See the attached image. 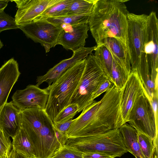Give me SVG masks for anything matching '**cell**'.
<instances>
[{
	"label": "cell",
	"instance_id": "1",
	"mask_svg": "<svg viewBox=\"0 0 158 158\" xmlns=\"http://www.w3.org/2000/svg\"><path fill=\"white\" fill-rule=\"evenodd\" d=\"M73 119L67 139L93 136L119 129L124 124L120 106V90L114 85L99 101H94Z\"/></svg>",
	"mask_w": 158,
	"mask_h": 158
},
{
	"label": "cell",
	"instance_id": "2",
	"mask_svg": "<svg viewBox=\"0 0 158 158\" xmlns=\"http://www.w3.org/2000/svg\"><path fill=\"white\" fill-rule=\"evenodd\" d=\"M127 0H97L88 21L92 35L97 45L106 38L116 39L128 47L129 13Z\"/></svg>",
	"mask_w": 158,
	"mask_h": 158
},
{
	"label": "cell",
	"instance_id": "3",
	"mask_svg": "<svg viewBox=\"0 0 158 158\" xmlns=\"http://www.w3.org/2000/svg\"><path fill=\"white\" fill-rule=\"evenodd\" d=\"M20 126L31 143L34 158H52L63 147L44 110L35 108L21 111Z\"/></svg>",
	"mask_w": 158,
	"mask_h": 158
},
{
	"label": "cell",
	"instance_id": "4",
	"mask_svg": "<svg viewBox=\"0 0 158 158\" xmlns=\"http://www.w3.org/2000/svg\"><path fill=\"white\" fill-rule=\"evenodd\" d=\"M148 15L127 14L128 47L131 70L138 73L143 85H151L153 81L144 53Z\"/></svg>",
	"mask_w": 158,
	"mask_h": 158
},
{
	"label": "cell",
	"instance_id": "5",
	"mask_svg": "<svg viewBox=\"0 0 158 158\" xmlns=\"http://www.w3.org/2000/svg\"><path fill=\"white\" fill-rule=\"evenodd\" d=\"M85 58L75 63L46 88L49 96L45 110L53 123L60 112L70 104L83 71Z\"/></svg>",
	"mask_w": 158,
	"mask_h": 158
},
{
	"label": "cell",
	"instance_id": "6",
	"mask_svg": "<svg viewBox=\"0 0 158 158\" xmlns=\"http://www.w3.org/2000/svg\"><path fill=\"white\" fill-rule=\"evenodd\" d=\"M64 146L82 153L100 152L115 157L127 152L119 129L93 136L68 138Z\"/></svg>",
	"mask_w": 158,
	"mask_h": 158
},
{
	"label": "cell",
	"instance_id": "7",
	"mask_svg": "<svg viewBox=\"0 0 158 158\" xmlns=\"http://www.w3.org/2000/svg\"><path fill=\"white\" fill-rule=\"evenodd\" d=\"M108 79H109L94 55L89 54L85 58L83 71L70 104H77L78 113L81 111L94 101L93 97L97 88Z\"/></svg>",
	"mask_w": 158,
	"mask_h": 158
},
{
	"label": "cell",
	"instance_id": "8",
	"mask_svg": "<svg viewBox=\"0 0 158 158\" xmlns=\"http://www.w3.org/2000/svg\"><path fill=\"white\" fill-rule=\"evenodd\" d=\"M127 122L137 131L151 139L158 150V124L146 92L139 97L129 114Z\"/></svg>",
	"mask_w": 158,
	"mask_h": 158
},
{
	"label": "cell",
	"instance_id": "9",
	"mask_svg": "<svg viewBox=\"0 0 158 158\" xmlns=\"http://www.w3.org/2000/svg\"><path fill=\"white\" fill-rule=\"evenodd\" d=\"M19 26L27 38L44 47L46 53L57 45L59 36L63 29L45 19H35Z\"/></svg>",
	"mask_w": 158,
	"mask_h": 158
},
{
	"label": "cell",
	"instance_id": "10",
	"mask_svg": "<svg viewBox=\"0 0 158 158\" xmlns=\"http://www.w3.org/2000/svg\"><path fill=\"white\" fill-rule=\"evenodd\" d=\"M158 19L156 12L148 15L144 53L153 81L158 85Z\"/></svg>",
	"mask_w": 158,
	"mask_h": 158
},
{
	"label": "cell",
	"instance_id": "11",
	"mask_svg": "<svg viewBox=\"0 0 158 158\" xmlns=\"http://www.w3.org/2000/svg\"><path fill=\"white\" fill-rule=\"evenodd\" d=\"M48 96L46 88L41 89L36 85H30L23 89L17 90L12 97V101L21 111L35 108L45 110Z\"/></svg>",
	"mask_w": 158,
	"mask_h": 158
},
{
	"label": "cell",
	"instance_id": "12",
	"mask_svg": "<svg viewBox=\"0 0 158 158\" xmlns=\"http://www.w3.org/2000/svg\"><path fill=\"white\" fill-rule=\"evenodd\" d=\"M145 92L138 73L131 70L126 82L120 90V108L124 124L127 123L129 114L135 102Z\"/></svg>",
	"mask_w": 158,
	"mask_h": 158
},
{
	"label": "cell",
	"instance_id": "13",
	"mask_svg": "<svg viewBox=\"0 0 158 158\" xmlns=\"http://www.w3.org/2000/svg\"><path fill=\"white\" fill-rule=\"evenodd\" d=\"M58 0H10L16 3L18 8L14 18L16 24L19 26L34 20Z\"/></svg>",
	"mask_w": 158,
	"mask_h": 158
},
{
	"label": "cell",
	"instance_id": "14",
	"mask_svg": "<svg viewBox=\"0 0 158 158\" xmlns=\"http://www.w3.org/2000/svg\"><path fill=\"white\" fill-rule=\"evenodd\" d=\"M96 47L97 46L84 47L73 52L70 58L62 60L49 69L44 75L37 77L35 85L39 87L43 83L46 82L50 86L77 62L85 58L89 54H92V52L95 50Z\"/></svg>",
	"mask_w": 158,
	"mask_h": 158
},
{
	"label": "cell",
	"instance_id": "15",
	"mask_svg": "<svg viewBox=\"0 0 158 158\" xmlns=\"http://www.w3.org/2000/svg\"><path fill=\"white\" fill-rule=\"evenodd\" d=\"M69 30L63 28L59 36L57 44L61 45L73 52L84 47L89 30L88 23L70 26Z\"/></svg>",
	"mask_w": 158,
	"mask_h": 158
},
{
	"label": "cell",
	"instance_id": "16",
	"mask_svg": "<svg viewBox=\"0 0 158 158\" xmlns=\"http://www.w3.org/2000/svg\"><path fill=\"white\" fill-rule=\"evenodd\" d=\"M20 73L17 61L12 58L0 68V111L7 102V100Z\"/></svg>",
	"mask_w": 158,
	"mask_h": 158
},
{
	"label": "cell",
	"instance_id": "17",
	"mask_svg": "<svg viewBox=\"0 0 158 158\" xmlns=\"http://www.w3.org/2000/svg\"><path fill=\"white\" fill-rule=\"evenodd\" d=\"M21 111L12 101L7 102L0 111V132L8 138H13L20 127Z\"/></svg>",
	"mask_w": 158,
	"mask_h": 158
},
{
	"label": "cell",
	"instance_id": "18",
	"mask_svg": "<svg viewBox=\"0 0 158 158\" xmlns=\"http://www.w3.org/2000/svg\"><path fill=\"white\" fill-rule=\"evenodd\" d=\"M119 130L127 152L135 158H145L139 146L137 130L127 123L122 125Z\"/></svg>",
	"mask_w": 158,
	"mask_h": 158
},
{
	"label": "cell",
	"instance_id": "19",
	"mask_svg": "<svg viewBox=\"0 0 158 158\" xmlns=\"http://www.w3.org/2000/svg\"><path fill=\"white\" fill-rule=\"evenodd\" d=\"M105 45L130 73L131 66L128 51L123 44L116 39L108 37L104 39L101 44Z\"/></svg>",
	"mask_w": 158,
	"mask_h": 158
},
{
	"label": "cell",
	"instance_id": "20",
	"mask_svg": "<svg viewBox=\"0 0 158 158\" xmlns=\"http://www.w3.org/2000/svg\"><path fill=\"white\" fill-rule=\"evenodd\" d=\"M12 148L15 152L21 153L28 158H34L32 147L27 133L21 126L12 138Z\"/></svg>",
	"mask_w": 158,
	"mask_h": 158
},
{
	"label": "cell",
	"instance_id": "21",
	"mask_svg": "<svg viewBox=\"0 0 158 158\" xmlns=\"http://www.w3.org/2000/svg\"><path fill=\"white\" fill-rule=\"evenodd\" d=\"M112 55L113 60L110 81L120 90L126 82L130 73L114 55Z\"/></svg>",
	"mask_w": 158,
	"mask_h": 158
},
{
	"label": "cell",
	"instance_id": "22",
	"mask_svg": "<svg viewBox=\"0 0 158 158\" xmlns=\"http://www.w3.org/2000/svg\"><path fill=\"white\" fill-rule=\"evenodd\" d=\"M97 0H73L66 15H91Z\"/></svg>",
	"mask_w": 158,
	"mask_h": 158
},
{
	"label": "cell",
	"instance_id": "23",
	"mask_svg": "<svg viewBox=\"0 0 158 158\" xmlns=\"http://www.w3.org/2000/svg\"><path fill=\"white\" fill-rule=\"evenodd\" d=\"M95 51V56L99 62L106 74L110 81L113 60L112 56L110 52L102 44L97 45Z\"/></svg>",
	"mask_w": 158,
	"mask_h": 158
},
{
	"label": "cell",
	"instance_id": "24",
	"mask_svg": "<svg viewBox=\"0 0 158 158\" xmlns=\"http://www.w3.org/2000/svg\"><path fill=\"white\" fill-rule=\"evenodd\" d=\"M73 0H59L47 9L35 19H44L67 15L69 8Z\"/></svg>",
	"mask_w": 158,
	"mask_h": 158
},
{
	"label": "cell",
	"instance_id": "25",
	"mask_svg": "<svg viewBox=\"0 0 158 158\" xmlns=\"http://www.w3.org/2000/svg\"><path fill=\"white\" fill-rule=\"evenodd\" d=\"M90 15H65L49 18L45 19L57 26L62 27L63 25L72 26L82 23H88Z\"/></svg>",
	"mask_w": 158,
	"mask_h": 158
},
{
	"label": "cell",
	"instance_id": "26",
	"mask_svg": "<svg viewBox=\"0 0 158 158\" xmlns=\"http://www.w3.org/2000/svg\"><path fill=\"white\" fill-rule=\"evenodd\" d=\"M139 143L141 150L145 158H152L156 151L153 141L148 136L138 132Z\"/></svg>",
	"mask_w": 158,
	"mask_h": 158
},
{
	"label": "cell",
	"instance_id": "27",
	"mask_svg": "<svg viewBox=\"0 0 158 158\" xmlns=\"http://www.w3.org/2000/svg\"><path fill=\"white\" fill-rule=\"evenodd\" d=\"M78 106L76 104H70L62 110L55 119L53 123L62 122L73 119L78 113Z\"/></svg>",
	"mask_w": 158,
	"mask_h": 158
},
{
	"label": "cell",
	"instance_id": "28",
	"mask_svg": "<svg viewBox=\"0 0 158 158\" xmlns=\"http://www.w3.org/2000/svg\"><path fill=\"white\" fill-rule=\"evenodd\" d=\"M17 28H19V26L16 24L15 18L4 10L0 12V33L5 30Z\"/></svg>",
	"mask_w": 158,
	"mask_h": 158
},
{
	"label": "cell",
	"instance_id": "29",
	"mask_svg": "<svg viewBox=\"0 0 158 158\" xmlns=\"http://www.w3.org/2000/svg\"><path fill=\"white\" fill-rule=\"evenodd\" d=\"M82 154L81 152L64 146L52 158H82Z\"/></svg>",
	"mask_w": 158,
	"mask_h": 158
},
{
	"label": "cell",
	"instance_id": "30",
	"mask_svg": "<svg viewBox=\"0 0 158 158\" xmlns=\"http://www.w3.org/2000/svg\"><path fill=\"white\" fill-rule=\"evenodd\" d=\"M12 148V144L10 138L6 137L0 132V156L5 158Z\"/></svg>",
	"mask_w": 158,
	"mask_h": 158
},
{
	"label": "cell",
	"instance_id": "31",
	"mask_svg": "<svg viewBox=\"0 0 158 158\" xmlns=\"http://www.w3.org/2000/svg\"><path fill=\"white\" fill-rule=\"evenodd\" d=\"M114 85L113 83L109 79H108L102 82L97 88L94 93L93 100H94L101 94L106 92L107 90L111 88Z\"/></svg>",
	"mask_w": 158,
	"mask_h": 158
},
{
	"label": "cell",
	"instance_id": "32",
	"mask_svg": "<svg viewBox=\"0 0 158 158\" xmlns=\"http://www.w3.org/2000/svg\"><path fill=\"white\" fill-rule=\"evenodd\" d=\"M73 121V119H71L65 122L53 124L56 130L66 136V133L69 128Z\"/></svg>",
	"mask_w": 158,
	"mask_h": 158
},
{
	"label": "cell",
	"instance_id": "33",
	"mask_svg": "<svg viewBox=\"0 0 158 158\" xmlns=\"http://www.w3.org/2000/svg\"><path fill=\"white\" fill-rule=\"evenodd\" d=\"M110 155L97 152H85L83 153L82 158H114Z\"/></svg>",
	"mask_w": 158,
	"mask_h": 158
},
{
	"label": "cell",
	"instance_id": "34",
	"mask_svg": "<svg viewBox=\"0 0 158 158\" xmlns=\"http://www.w3.org/2000/svg\"><path fill=\"white\" fill-rule=\"evenodd\" d=\"M10 1V0H0V12L4 10L7 6L8 2Z\"/></svg>",
	"mask_w": 158,
	"mask_h": 158
},
{
	"label": "cell",
	"instance_id": "35",
	"mask_svg": "<svg viewBox=\"0 0 158 158\" xmlns=\"http://www.w3.org/2000/svg\"><path fill=\"white\" fill-rule=\"evenodd\" d=\"M14 158H28L24 155L15 152Z\"/></svg>",
	"mask_w": 158,
	"mask_h": 158
},
{
	"label": "cell",
	"instance_id": "36",
	"mask_svg": "<svg viewBox=\"0 0 158 158\" xmlns=\"http://www.w3.org/2000/svg\"><path fill=\"white\" fill-rule=\"evenodd\" d=\"M15 151L12 149L8 153L5 158H14Z\"/></svg>",
	"mask_w": 158,
	"mask_h": 158
},
{
	"label": "cell",
	"instance_id": "37",
	"mask_svg": "<svg viewBox=\"0 0 158 158\" xmlns=\"http://www.w3.org/2000/svg\"><path fill=\"white\" fill-rule=\"evenodd\" d=\"M3 44L0 39V50L1 49V48H2L3 47Z\"/></svg>",
	"mask_w": 158,
	"mask_h": 158
},
{
	"label": "cell",
	"instance_id": "38",
	"mask_svg": "<svg viewBox=\"0 0 158 158\" xmlns=\"http://www.w3.org/2000/svg\"><path fill=\"white\" fill-rule=\"evenodd\" d=\"M0 158H2L0 156Z\"/></svg>",
	"mask_w": 158,
	"mask_h": 158
}]
</instances>
